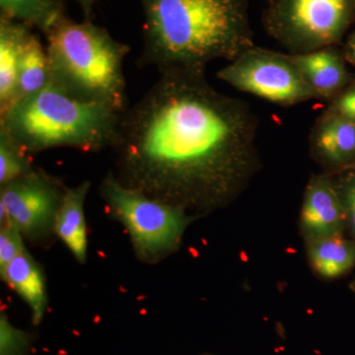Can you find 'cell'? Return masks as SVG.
<instances>
[{
    "label": "cell",
    "instance_id": "ac0fdd59",
    "mask_svg": "<svg viewBox=\"0 0 355 355\" xmlns=\"http://www.w3.org/2000/svg\"><path fill=\"white\" fill-rule=\"evenodd\" d=\"M34 171L28 153L0 128V186Z\"/></svg>",
    "mask_w": 355,
    "mask_h": 355
},
{
    "label": "cell",
    "instance_id": "44dd1931",
    "mask_svg": "<svg viewBox=\"0 0 355 355\" xmlns=\"http://www.w3.org/2000/svg\"><path fill=\"white\" fill-rule=\"evenodd\" d=\"M345 214H347V226H349L355 239V173L345 180L340 189Z\"/></svg>",
    "mask_w": 355,
    "mask_h": 355
},
{
    "label": "cell",
    "instance_id": "9a60e30c",
    "mask_svg": "<svg viewBox=\"0 0 355 355\" xmlns=\"http://www.w3.org/2000/svg\"><path fill=\"white\" fill-rule=\"evenodd\" d=\"M306 250L313 270L324 279H338L355 266V241L343 235L306 241Z\"/></svg>",
    "mask_w": 355,
    "mask_h": 355
},
{
    "label": "cell",
    "instance_id": "e0dca14e",
    "mask_svg": "<svg viewBox=\"0 0 355 355\" xmlns=\"http://www.w3.org/2000/svg\"><path fill=\"white\" fill-rule=\"evenodd\" d=\"M50 80L51 67L46 49L42 44L39 35L32 32L21 55L17 88L12 106L41 91Z\"/></svg>",
    "mask_w": 355,
    "mask_h": 355
},
{
    "label": "cell",
    "instance_id": "2e32d148",
    "mask_svg": "<svg viewBox=\"0 0 355 355\" xmlns=\"http://www.w3.org/2000/svg\"><path fill=\"white\" fill-rule=\"evenodd\" d=\"M67 17L65 0H0V18L36 28L44 35Z\"/></svg>",
    "mask_w": 355,
    "mask_h": 355
},
{
    "label": "cell",
    "instance_id": "4fadbf2b",
    "mask_svg": "<svg viewBox=\"0 0 355 355\" xmlns=\"http://www.w3.org/2000/svg\"><path fill=\"white\" fill-rule=\"evenodd\" d=\"M32 32L23 23L0 18V116L15 99L21 55Z\"/></svg>",
    "mask_w": 355,
    "mask_h": 355
},
{
    "label": "cell",
    "instance_id": "d6986e66",
    "mask_svg": "<svg viewBox=\"0 0 355 355\" xmlns=\"http://www.w3.org/2000/svg\"><path fill=\"white\" fill-rule=\"evenodd\" d=\"M32 336L11 324L6 315L0 316V355H27Z\"/></svg>",
    "mask_w": 355,
    "mask_h": 355
},
{
    "label": "cell",
    "instance_id": "5bb4252c",
    "mask_svg": "<svg viewBox=\"0 0 355 355\" xmlns=\"http://www.w3.org/2000/svg\"><path fill=\"white\" fill-rule=\"evenodd\" d=\"M89 189V182H83L74 188L67 189L53 227L60 239L69 248L70 253L79 263H85L87 259V228L84 202Z\"/></svg>",
    "mask_w": 355,
    "mask_h": 355
},
{
    "label": "cell",
    "instance_id": "83f0119b",
    "mask_svg": "<svg viewBox=\"0 0 355 355\" xmlns=\"http://www.w3.org/2000/svg\"><path fill=\"white\" fill-rule=\"evenodd\" d=\"M270 1H272V0H270Z\"/></svg>",
    "mask_w": 355,
    "mask_h": 355
},
{
    "label": "cell",
    "instance_id": "52a82bcc",
    "mask_svg": "<svg viewBox=\"0 0 355 355\" xmlns=\"http://www.w3.org/2000/svg\"><path fill=\"white\" fill-rule=\"evenodd\" d=\"M216 76L233 88L282 106L319 99L288 55L256 46L229 62Z\"/></svg>",
    "mask_w": 355,
    "mask_h": 355
},
{
    "label": "cell",
    "instance_id": "ffe728a7",
    "mask_svg": "<svg viewBox=\"0 0 355 355\" xmlns=\"http://www.w3.org/2000/svg\"><path fill=\"white\" fill-rule=\"evenodd\" d=\"M22 233L12 224H1L0 229V270L26 251Z\"/></svg>",
    "mask_w": 355,
    "mask_h": 355
},
{
    "label": "cell",
    "instance_id": "5b68a950",
    "mask_svg": "<svg viewBox=\"0 0 355 355\" xmlns=\"http://www.w3.org/2000/svg\"><path fill=\"white\" fill-rule=\"evenodd\" d=\"M101 193L144 260H157L176 249L190 223L184 207L130 188L111 173L103 181Z\"/></svg>",
    "mask_w": 355,
    "mask_h": 355
},
{
    "label": "cell",
    "instance_id": "cb8c5ba5",
    "mask_svg": "<svg viewBox=\"0 0 355 355\" xmlns=\"http://www.w3.org/2000/svg\"><path fill=\"white\" fill-rule=\"evenodd\" d=\"M345 57L352 64H355V32L349 37L345 46Z\"/></svg>",
    "mask_w": 355,
    "mask_h": 355
},
{
    "label": "cell",
    "instance_id": "277c9868",
    "mask_svg": "<svg viewBox=\"0 0 355 355\" xmlns=\"http://www.w3.org/2000/svg\"><path fill=\"white\" fill-rule=\"evenodd\" d=\"M51 78L72 95L125 113L128 108L123 60L128 44L91 21L69 16L46 33Z\"/></svg>",
    "mask_w": 355,
    "mask_h": 355
},
{
    "label": "cell",
    "instance_id": "484cf974",
    "mask_svg": "<svg viewBox=\"0 0 355 355\" xmlns=\"http://www.w3.org/2000/svg\"><path fill=\"white\" fill-rule=\"evenodd\" d=\"M354 289H355V284H354Z\"/></svg>",
    "mask_w": 355,
    "mask_h": 355
},
{
    "label": "cell",
    "instance_id": "7a4b0ae2",
    "mask_svg": "<svg viewBox=\"0 0 355 355\" xmlns=\"http://www.w3.org/2000/svg\"><path fill=\"white\" fill-rule=\"evenodd\" d=\"M144 10L139 64L159 73L205 72L254 48L248 0H139Z\"/></svg>",
    "mask_w": 355,
    "mask_h": 355
},
{
    "label": "cell",
    "instance_id": "3957f363",
    "mask_svg": "<svg viewBox=\"0 0 355 355\" xmlns=\"http://www.w3.org/2000/svg\"><path fill=\"white\" fill-rule=\"evenodd\" d=\"M123 113L72 95L55 81L14 104L0 116L6 130L26 153L57 147L97 153L114 147Z\"/></svg>",
    "mask_w": 355,
    "mask_h": 355
},
{
    "label": "cell",
    "instance_id": "603a6c76",
    "mask_svg": "<svg viewBox=\"0 0 355 355\" xmlns=\"http://www.w3.org/2000/svg\"><path fill=\"white\" fill-rule=\"evenodd\" d=\"M76 1L79 4V6H80L81 9H83L85 20L91 21V17H92L93 14V8H94L95 3L98 0H76Z\"/></svg>",
    "mask_w": 355,
    "mask_h": 355
},
{
    "label": "cell",
    "instance_id": "6da1fadb",
    "mask_svg": "<svg viewBox=\"0 0 355 355\" xmlns=\"http://www.w3.org/2000/svg\"><path fill=\"white\" fill-rule=\"evenodd\" d=\"M258 119L249 104L216 90L205 72L160 73L121 114V183L184 207L226 202L257 164Z\"/></svg>",
    "mask_w": 355,
    "mask_h": 355
},
{
    "label": "cell",
    "instance_id": "d4e9b609",
    "mask_svg": "<svg viewBox=\"0 0 355 355\" xmlns=\"http://www.w3.org/2000/svg\"><path fill=\"white\" fill-rule=\"evenodd\" d=\"M352 166H354V168L355 169V162L354 163V164H352Z\"/></svg>",
    "mask_w": 355,
    "mask_h": 355
},
{
    "label": "cell",
    "instance_id": "9c48e42d",
    "mask_svg": "<svg viewBox=\"0 0 355 355\" xmlns=\"http://www.w3.org/2000/svg\"><path fill=\"white\" fill-rule=\"evenodd\" d=\"M347 214L342 196L328 175L313 176L306 188L300 216L305 241L343 235Z\"/></svg>",
    "mask_w": 355,
    "mask_h": 355
},
{
    "label": "cell",
    "instance_id": "8992f818",
    "mask_svg": "<svg viewBox=\"0 0 355 355\" xmlns=\"http://www.w3.org/2000/svg\"><path fill=\"white\" fill-rule=\"evenodd\" d=\"M266 32L292 55L312 53L338 43L349 29L355 0H272Z\"/></svg>",
    "mask_w": 355,
    "mask_h": 355
},
{
    "label": "cell",
    "instance_id": "30bf717a",
    "mask_svg": "<svg viewBox=\"0 0 355 355\" xmlns=\"http://www.w3.org/2000/svg\"><path fill=\"white\" fill-rule=\"evenodd\" d=\"M288 55L319 99H335L349 83L345 62L333 46Z\"/></svg>",
    "mask_w": 355,
    "mask_h": 355
},
{
    "label": "cell",
    "instance_id": "8fae6325",
    "mask_svg": "<svg viewBox=\"0 0 355 355\" xmlns=\"http://www.w3.org/2000/svg\"><path fill=\"white\" fill-rule=\"evenodd\" d=\"M312 149L322 162L349 166L355 162V123L328 109L313 128Z\"/></svg>",
    "mask_w": 355,
    "mask_h": 355
},
{
    "label": "cell",
    "instance_id": "4316f807",
    "mask_svg": "<svg viewBox=\"0 0 355 355\" xmlns=\"http://www.w3.org/2000/svg\"><path fill=\"white\" fill-rule=\"evenodd\" d=\"M205 355H209V354H205Z\"/></svg>",
    "mask_w": 355,
    "mask_h": 355
},
{
    "label": "cell",
    "instance_id": "7402d4cb",
    "mask_svg": "<svg viewBox=\"0 0 355 355\" xmlns=\"http://www.w3.org/2000/svg\"><path fill=\"white\" fill-rule=\"evenodd\" d=\"M329 109L355 123V85L336 96Z\"/></svg>",
    "mask_w": 355,
    "mask_h": 355
},
{
    "label": "cell",
    "instance_id": "ba28073f",
    "mask_svg": "<svg viewBox=\"0 0 355 355\" xmlns=\"http://www.w3.org/2000/svg\"><path fill=\"white\" fill-rule=\"evenodd\" d=\"M65 191L58 180L36 170L2 184L1 224H12L28 237H43L55 227Z\"/></svg>",
    "mask_w": 355,
    "mask_h": 355
},
{
    "label": "cell",
    "instance_id": "7c38bea8",
    "mask_svg": "<svg viewBox=\"0 0 355 355\" xmlns=\"http://www.w3.org/2000/svg\"><path fill=\"white\" fill-rule=\"evenodd\" d=\"M2 279L15 291L32 313L33 322L39 324L48 304L43 270L26 250L0 270Z\"/></svg>",
    "mask_w": 355,
    "mask_h": 355
}]
</instances>
